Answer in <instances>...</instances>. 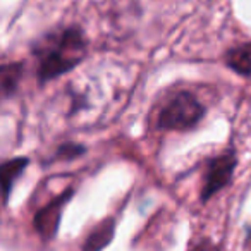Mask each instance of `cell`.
I'll return each mask as SVG.
<instances>
[{
  "label": "cell",
  "instance_id": "cell-8",
  "mask_svg": "<svg viewBox=\"0 0 251 251\" xmlns=\"http://www.w3.org/2000/svg\"><path fill=\"white\" fill-rule=\"evenodd\" d=\"M21 64H5L2 67V91H4V97H9L16 90L19 77H21Z\"/></svg>",
  "mask_w": 251,
  "mask_h": 251
},
{
  "label": "cell",
  "instance_id": "cell-6",
  "mask_svg": "<svg viewBox=\"0 0 251 251\" xmlns=\"http://www.w3.org/2000/svg\"><path fill=\"white\" fill-rule=\"evenodd\" d=\"M28 165L26 158H14V160H9L2 167V184H4V198H9V191H11V186L14 184L16 179L21 176V172L25 171V167Z\"/></svg>",
  "mask_w": 251,
  "mask_h": 251
},
{
  "label": "cell",
  "instance_id": "cell-2",
  "mask_svg": "<svg viewBox=\"0 0 251 251\" xmlns=\"http://www.w3.org/2000/svg\"><path fill=\"white\" fill-rule=\"evenodd\" d=\"M205 107L188 91H181L167 101L158 115V127L171 131L191 129L203 119Z\"/></svg>",
  "mask_w": 251,
  "mask_h": 251
},
{
  "label": "cell",
  "instance_id": "cell-7",
  "mask_svg": "<svg viewBox=\"0 0 251 251\" xmlns=\"http://www.w3.org/2000/svg\"><path fill=\"white\" fill-rule=\"evenodd\" d=\"M112 230H114V226H112V222L101 224L100 227H97V229H95V232L90 234V237H88L84 250H86V251H98V250H101V248H103L105 244L110 241Z\"/></svg>",
  "mask_w": 251,
  "mask_h": 251
},
{
  "label": "cell",
  "instance_id": "cell-3",
  "mask_svg": "<svg viewBox=\"0 0 251 251\" xmlns=\"http://www.w3.org/2000/svg\"><path fill=\"white\" fill-rule=\"evenodd\" d=\"M234 167H236V155H234L232 151H227V153L219 155L217 158H213L208 164L201 198L208 200V198H212L217 191H220V189L230 181Z\"/></svg>",
  "mask_w": 251,
  "mask_h": 251
},
{
  "label": "cell",
  "instance_id": "cell-1",
  "mask_svg": "<svg viewBox=\"0 0 251 251\" xmlns=\"http://www.w3.org/2000/svg\"><path fill=\"white\" fill-rule=\"evenodd\" d=\"M86 50V42L79 29H66L53 36L40 52L38 77L49 81L71 71L81 62Z\"/></svg>",
  "mask_w": 251,
  "mask_h": 251
},
{
  "label": "cell",
  "instance_id": "cell-9",
  "mask_svg": "<svg viewBox=\"0 0 251 251\" xmlns=\"http://www.w3.org/2000/svg\"><path fill=\"white\" fill-rule=\"evenodd\" d=\"M193 251H217V248H213L210 243H201L200 246H196Z\"/></svg>",
  "mask_w": 251,
  "mask_h": 251
},
{
  "label": "cell",
  "instance_id": "cell-4",
  "mask_svg": "<svg viewBox=\"0 0 251 251\" xmlns=\"http://www.w3.org/2000/svg\"><path fill=\"white\" fill-rule=\"evenodd\" d=\"M64 200L66 198L57 200V201H53L52 205L43 208L42 212L36 215V219H35L36 229L45 237H52L53 232L57 230V224H59V215H60V205L64 203Z\"/></svg>",
  "mask_w": 251,
  "mask_h": 251
},
{
  "label": "cell",
  "instance_id": "cell-5",
  "mask_svg": "<svg viewBox=\"0 0 251 251\" xmlns=\"http://www.w3.org/2000/svg\"><path fill=\"white\" fill-rule=\"evenodd\" d=\"M226 62L237 74L251 77V43H244L229 50L226 55Z\"/></svg>",
  "mask_w": 251,
  "mask_h": 251
}]
</instances>
